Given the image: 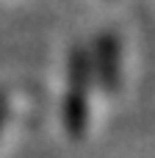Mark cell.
I'll return each mask as SVG.
<instances>
[{
  "mask_svg": "<svg viewBox=\"0 0 155 158\" xmlns=\"http://www.w3.org/2000/svg\"><path fill=\"white\" fill-rule=\"evenodd\" d=\"M89 58L83 50H75L69 58V83L64 100V125L72 136H80L86 128V86H89Z\"/></svg>",
  "mask_w": 155,
  "mask_h": 158,
  "instance_id": "6da1fadb",
  "label": "cell"
},
{
  "mask_svg": "<svg viewBox=\"0 0 155 158\" xmlns=\"http://www.w3.org/2000/svg\"><path fill=\"white\" fill-rule=\"evenodd\" d=\"M114 64H116V44L111 42V36H103L100 47H97V67H105V69H100V78L108 89H114V81H111V75H114L111 67Z\"/></svg>",
  "mask_w": 155,
  "mask_h": 158,
  "instance_id": "7a4b0ae2",
  "label": "cell"
},
{
  "mask_svg": "<svg viewBox=\"0 0 155 158\" xmlns=\"http://www.w3.org/2000/svg\"><path fill=\"white\" fill-rule=\"evenodd\" d=\"M3 119H6V94L0 92V128H3Z\"/></svg>",
  "mask_w": 155,
  "mask_h": 158,
  "instance_id": "3957f363",
  "label": "cell"
}]
</instances>
